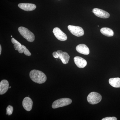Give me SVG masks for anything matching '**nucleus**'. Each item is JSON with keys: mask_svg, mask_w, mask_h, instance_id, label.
I'll use <instances>...</instances> for the list:
<instances>
[{"mask_svg": "<svg viewBox=\"0 0 120 120\" xmlns=\"http://www.w3.org/2000/svg\"><path fill=\"white\" fill-rule=\"evenodd\" d=\"M74 62L78 68H83L87 64L86 61L84 58L79 56H75L74 58Z\"/></svg>", "mask_w": 120, "mask_h": 120, "instance_id": "9d476101", "label": "nucleus"}, {"mask_svg": "<svg viewBox=\"0 0 120 120\" xmlns=\"http://www.w3.org/2000/svg\"><path fill=\"white\" fill-rule=\"evenodd\" d=\"M87 101L90 104L95 105L99 103L102 99V96L97 92H91L87 97Z\"/></svg>", "mask_w": 120, "mask_h": 120, "instance_id": "20e7f679", "label": "nucleus"}, {"mask_svg": "<svg viewBox=\"0 0 120 120\" xmlns=\"http://www.w3.org/2000/svg\"><path fill=\"white\" fill-rule=\"evenodd\" d=\"M117 118L115 117H105L102 119V120H117Z\"/></svg>", "mask_w": 120, "mask_h": 120, "instance_id": "a211bd4d", "label": "nucleus"}, {"mask_svg": "<svg viewBox=\"0 0 120 120\" xmlns=\"http://www.w3.org/2000/svg\"><path fill=\"white\" fill-rule=\"evenodd\" d=\"M53 56L55 58H59V55H58L57 52H54L53 53Z\"/></svg>", "mask_w": 120, "mask_h": 120, "instance_id": "6ab92c4d", "label": "nucleus"}, {"mask_svg": "<svg viewBox=\"0 0 120 120\" xmlns=\"http://www.w3.org/2000/svg\"><path fill=\"white\" fill-rule=\"evenodd\" d=\"M57 52L59 55V58L61 60L63 64H67L68 62L70 56L68 54L65 52H63L61 50H58Z\"/></svg>", "mask_w": 120, "mask_h": 120, "instance_id": "9b49d317", "label": "nucleus"}, {"mask_svg": "<svg viewBox=\"0 0 120 120\" xmlns=\"http://www.w3.org/2000/svg\"><path fill=\"white\" fill-rule=\"evenodd\" d=\"M13 107L12 106L9 105L7 108V114L10 116L12 114L13 112Z\"/></svg>", "mask_w": 120, "mask_h": 120, "instance_id": "dca6fc26", "label": "nucleus"}, {"mask_svg": "<svg viewBox=\"0 0 120 120\" xmlns=\"http://www.w3.org/2000/svg\"><path fill=\"white\" fill-rule=\"evenodd\" d=\"M11 37H12V36H11Z\"/></svg>", "mask_w": 120, "mask_h": 120, "instance_id": "4be33fe9", "label": "nucleus"}, {"mask_svg": "<svg viewBox=\"0 0 120 120\" xmlns=\"http://www.w3.org/2000/svg\"><path fill=\"white\" fill-rule=\"evenodd\" d=\"M76 49L78 52L82 54L88 55L90 53V51L89 48L84 44H80L76 46Z\"/></svg>", "mask_w": 120, "mask_h": 120, "instance_id": "f8f14e48", "label": "nucleus"}, {"mask_svg": "<svg viewBox=\"0 0 120 120\" xmlns=\"http://www.w3.org/2000/svg\"><path fill=\"white\" fill-rule=\"evenodd\" d=\"M18 30L20 34L28 41L32 42L34 41V34L27 28L24 27H20L18 28Z\"/></svg>", "mask_w": 120, "mask_h": 120, "instance_id": "f03ea898", "label": "nucleus"}, {"mask_svg": "<svg viewBox=\"0 0 120 120\" xmlns=\"http://www.w3.org/2000/svg\"><path fill=\"white\" fill-rule=\"evenodd\" d=\"M18 7L24 11H34L37 8L35 4L29 3H21L18 4Z\"/></svg>", "mask_w": 120, "mask_h": 120, "instance_id": "1a4fd4ad", "label": "nucleus"}, {"mask_svg": "<svg viewBox=\"0 0 120 120\" xmlns=\"http://www.w3.org/2000/svg\"><path fill=\"white\" fill-rule=\"evenodd\" d=\"M109 84L114 87H120V78L119 77L110 78L109 80Z\"/></svg>", "mask_w": 120, "mask_h": 120, "instance_id": "4468645a", "label": "nucleus"}, {"mask_svg": "<svg viewBox=\"0 0 120 120\" xmlns=\"http://www.w3.org/2000/svg\"><path fill=\"white\" fill-rule=\"evenodd\" d=\"M71 99L69 98H62L57 99L54 101L52 105V108L53 109L64 107L69 105L72 103Z\"/></svg>", "mask_w": 120, "mask_h": 120, "instance_id": "7ed1b4c3", "label": "nucleus"}, {"mask_svg": "<svg viewBox=\"0 0 120 120\" xmlns=\"http://www.w3.org/2000/svg\"><path fill=\"white\" fill-rule=\"evenodd\" d=\"M24 48V53L26 56H30L31 55V53L30 52L29 50L26 48L25 46L22 45Z\"/></svg>", "mask_w": 120, "mask_h": 120, "instance_id": "f3484780", "label": "nucleus"}, {"mask_svg": "<svg viewBox=\"0 0 120 120\" xmlns=\"http://www.w3.org/2000/svg\"><path fill=\"white\" fill-rule=\"evenodd\" d=\"M1 45H0V55L1 54Z\"/></svg>", "mask_w": 120, "mask_h": 120, "instance_id": "aec40b11", "label": "nucleus"}, {"mask_svg": "<svg viewBox=\"0 0 120 120\" xmlns=\"http://www.w3.org/2000/svg\"><path fill=\"white\" fill-rule=\"evenodd\" d=\"M53 32L56 38L60 41H65L68 38L66 34L58 27L54 28Z\"/></svg>", "mask_w": 120, "mask_h": 120, "instance_id": "423d86ee", "label": "nucleus"}, {"mask_svg": "<svg viewBox=\"0 0 120 120\" xmlns=\"http://www.w3.org/2000/svg\"><path fill=\"white\" fill-rule=\"evenodd\" d=\"M68 28L72 34L76 37H81L84 34V30L80 27L69 25L68 26Z\"/></svg>", "mask_w": 120, "mask_h": 120, "instance_id": "39448f33", "label": "nucleus"}, {"mask_svg": "<svg viewBox=\"0 0 120 120\" xmlns=\"http://www.w3.org/2000/svg\"><path fill=\"white\" fill-rule=\"evenodd\" d=\"M9 88V83L7 80H2L0 82V94H4Z\"/></svg>", "mask_w": 120, "mask_h": 120, "instance_id": "ddd939ff", "label": "nucleus"}, {"mask_svg": "<svg viewBox=\"0 0 120 120\" xmlns=\"http://www.w3.org/2000/svg\"><path fill=\"white\" fill-rule=\"evenodd\" d=\"M22 104L24 109L27 111L29 112L32 109L33 101L32 99L29 97H26L24 98Z\"/></svg>", "mask_w": 120, "mask_h": 120, "instance_id": "6e6552de", "label": "nucleus"}, {"mask_svg": "<svg viewBox=\"0 0 120 120\" xmlns=\"http://www.w3.org/2000/svg\"><path fill=\"white\" fill-rule=\"evenodd\" d=\"M92 12L97 17L102 19H107L110 16L109 13L107 12L100 9L94 8L92 11Z\"/></svg>", "mask_w": 120, "mask_h": 120, "instance_id": "0eeeda50", "label": "nucleus"}, {"mask_svg": "<svg viewBox=\"0 0 120 120\" xmlns=\"http://www.w3.org/2000/svg\"><path fill=\"white\" fill-rule=\"evenodd\" d=\"M11 86H10V87H9V88H11Z\"/></svg>", "mask_w": 120, "mask_h": 120, "instance_id": "412c9836", "label": "nucleus"}, {"mask_svg": "<svg viewBox=\"0 0 120 120\" xmlns=\"http://www.w3.org/2000/svg\"><path fill=\"white\" fill-rule=\"evenodd\" d=\"M30 76L31 79L37 83H44L47 79V77L45 73L38 70L34 69L31 71Z\"/></svg>", "mask_w": 120, "mask_h": 120, "instance_id": "f257e3e1", "label": "nucleus"}, {"mask_svg": "<svg viewBox=\"0 0 120 120\" xmlns=\"http://www.w3.org/2000/svg\"><path fill=\"white\" fill-rule=\"evenodd\" d=\"M101 32L102 34L108 37H112L113 36V31L110 28L107 27H103L101 28Z\"/></svg>", "mask_w": 120, "mask_h": 120, "instance_id": "2eb2a0df", "label": "nucleus"}]
</instances>
